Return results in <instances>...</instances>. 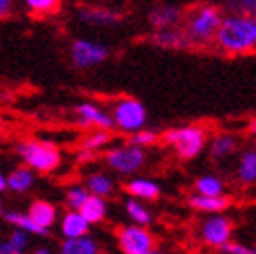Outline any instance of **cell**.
<instances>
[{
	"instance_id": "6da1fadb",
	"label": "cell",
	"mask_w": 256,
	"mask_h": 254,
	"mask_svg": "<svg viewBox=\"0 0 256 254\" xmlns=\"http://www.w3.org/2000/svg\"><path fill=\"white\" fill-rule=\"evenodd\" d=\"M214 40L227 54H250L256 44V23L248 15L229 17L221 21Z\"/></svg>"
},
{
	"instance_id": "7a4b0ae2",
	"label": "cell",
	"mask_w": 256,
	"mask_h": 254,
	"mask_svg": "<svg viewBox=\"0 0 256 254\" xmlns=\"http://www.w3.org/2000/svg\"><path fill=\"white\" fill-rule=\"evenodd\" d=\"M17 152L25 167L38 173H52L62 162L60 150L52 142H44V140H25L17 146Z\"/></svg>"
},
{
	"instance_id": "3957f363",
	"label": "cell",
	"mask_w": 256,
	"mask_h": 254,
	"mask_svg": "<svg viewBox=\"0 0 256 254\" xmlns=\"http://www.w3.org/2000/svg\"><path fill=\"white\" fill-rule=\"evenodd\" d=\"M164 144L175 148L177 156L184 160H194L206 146V132L198 125H186L175 127V130L164 132L162 136Z\"/></svg>"
},
{
	"instance_id": "277c9868",
	"label": "cell",
	"mask_w": 256,
	"mask_h": 254,
	"mask_svg": "<svg viewBox=\"0 0 256 254\" xmlns=\"http://www.w3.org/2000/svg\"><path fill=\"white\" fill-rule=\"evenodd\" d=\"M221 10L216 6H210V4H204L200 8H196L194 12L190 15L188 19V25H186V36L190 44L196 42V44H206L210 42L216 30L221 25Z\"/></svg>"
},
{
	"instance_id": "5b68a950",
	"label": "cell",
	"mask_w": 256,
	"mask_h": 254,
	"mask_svg": "<svg viewBox=\"0 0 256 254\" xmlns=\"http://www.w3.org/2000/svg\"><path fill=\"white\" fill-rule=\"evenodd\" d=\"M106 164L119 175H134L146 164V152L136 144H125V146H114L104 154Z\"/></svg>"
},
{
	"instance_id": "8992f818",
	"label": "cell",
	"mask_w": 256,
	"mask_h": 254,
	"mask_svg": "<svg viewBox=\"0 0 256 254\" xmlns=\"http://www.w3.org/2000/svg\"><path fill=\"white\" fill-rule=\"evenodd\" d=\"M112 125L125 134H134L146 125V106L136 98H123L112 108Z\"/></svg>"
},
{
	"instance_id": "52a82bcc",
	"label": "cell",
	"mask_w": 256,
	"mask_h": 254,
	"mask_svg": "<svg viewBox=\"0 0 256 254\" xmlns=\"http://www.w3.org/2000/svg\"><path fill=\"white\" fill-rule=\"evenodd\" d=\"M234 236V223L221 212H212V217L204 219L200 227V240L210 248H221Z\"/></svg>"
},
{
	"instance_id": "ba28073f",
	"label": "cell",
	"mask_w": 256,
	"mask_h": 254,
	"mask_svg": "<svg viewBox=\"0 0 256 254\" xmlns=\"http://www.w3.org/2000/svg\"><path fill=\"white\" fill-rule=\"evenodd\" d=\"M119 248L125 254H142L150 248H154V236H152L146 225H125L117 232Z\"/></svg>"
},
{
	"instance_id": "9c48e42d",
	"label": "cell",
	"mask_w": 256,
	"mask_h": 254,
	"mask_svg": "<svg viewBox=\"0 0 256 254\" xmlns=\"http://www.w3.org/2000/svg\"><path fill=\"white\" fill-rule=\"evenodd\" d=\"M71 58L75 62V67L90 69L108 58V48L96 42H90V40H78L71 46Z\"/></svg>"
},
{
	"instance_id": "30bf717a",
	"label": "cell",
	"mask_w": 256,
	"mask_h": 254,
	"mask_svg": "<svg viewBox=\"0 0 256 254\" xmlns=\"http://www.w3.org/2000/svg\"><path fill=\"white\" fill-rule=\"evenodd\" d=\"M75 115H78L80 125L84 127H96V130H110L112 125V117L106 110H102L100 106L92 104V102H82L75 108Z\"/></svg>"
},
{
	"instance_id": "8fae6325",
	"label": "cell",
	"mask_w": 256,
	"mask_h": 254,
	"mask_svg": "<svg viewBox=\"0 0 256 254\" xmlns=\"http://www.w3.org/2000/svg\"><path fill=\"white\" fill-rule=\"evenodd\" d=\"M125 190L132 198L142 202H154L160 198V192H162L154 180H146V177H134V180L127 182Z\"/></svg>"
},
{
	"instance_id": "7c38bea8",
	"label": "cell",
	"mask_w": 256,
	"mask_h": 254,
	"mask_svg": "<svg viewBox=\"0 0 256 254\" xmlns=\"http://www.w3.org/2000/svg\"><path fill=\"white\" fill-rule=\"evenodd\" d=\"M28 214H30V219L34 223H38L42 230H48V232L52 230L56 219H58L56 206L52 204V202H48V200H34L32 204H30Z\"/></svg>"
},
{
	"instance_id": "4fadbf2b",
	"label": "cell",
	"mask_w": 256,
	"mask_h": 254,
	"mask_svg": "<svg viewBox=\"0 0 256 254\" xmlns=\"http://www.w3.org/2000/svg\"><path fill=\"white\" fill-rule=\"evenodd\" d=\"M60 234L62 238H80L90 234V223L80 210L69 208L60 219Z\"/></svg>"
},
{
	"instance_id": "5bb4252c",
	"label": "cell",
	"mask_w": 256,
	"mask_h": 254,
	"mask_svg": "<svg viewBox=\"0 0 256 254\" xmlns=\"http://www.w3.org/2000/svg\"><path fill=\"white\" fill-rule=\"evenodd\" d=\"M232 200H229L225 194H219V196H204V194H194L190 196V206L194 210H200V212H223L229 208Z\"/></svg>"
},
{
	"instance_id": "9a60e30c",
	"label": "cell",
	"mask_w": 256,
	"mask_h": 254,
	"mask_svg": "<svg viewBox=\"0 0 256 254\" xmlns=\"http://www.w3.org/2000/svg\"><path fill=\"white\" fill-rule=\"evenodd\" d=\"M86 221L90 225H94V223H100V221H104L106 217V212H108V204H106V198H102V196H96V194H88V198L84 200V204L78 208Z\"/></svg>"
},
{
	"instance_id": "2e32d148",
	"label": "cell",
	"mask_w": 256,
	"mask_h": 254,
	"mask_svg": "<svg viewBox=\"0 0 256 254\" xmlns=\"http://www.w3.org/2000/svg\"><path fill=\"white\" fill-rule=\"evenodd\" d=\"M58 252L60 254H98L100 248L96 244V240L90 238V234H86L80 238H65Z\"/></svg>"
},
{
	"instance_id": "e0dca14e",
	"label": "cell",
	"mask_w": 256,
	"mask_h": 254,
	"mask_svg": "<svg viewBox=\"0 0 256 254\" xmlns=\"http://www.w3.org/2000/svg\"><path fill=\"white\" fill-rule=\"evenodd\" d=\"M4 214V221L10 223L15 230H21L30 236H48V230H42L38 223H34L30 219L28 212H19V210H2Z\"/></svg>"
},
{
	"instance_id": "ac0fdd59",
	"label": "cell",
	"mask_w": 256,
	"mask_h": 254,
	"mask_svg": "<svg viewBox=\"0 0 256 254\" xmlns=\"http://www.w3.org/2000/svg\"><path fill=\"white\" fill-rule=\"evenodd\" d=\"M32 186H34V171L30 167H17L6 175V190L15 194L30 192Z\"/></svg>"
},
{
	"instance_id": "d6986e66",
	"label": "cell",
	"mask_w": 256,
	"mask_h": 254,
	"mask_svg": "<svg viewBox=\"0 0 256 254\" xmlns=\"http://www.w3.org/2000/svg\"><path fill=\"white\" fill-rule=\"evenodd\" d=\"M236 138L234 136H229V134H219V136H214L210 140V144H208V152H210V158L212 160H223L227 156H232L234 152H236Z\"/></svg>"
},
{
	"instance_id": "ffe728a7",
	"label": "cell",
	"mask_w": 256,
	"mask_h": 254,
	"mask_svg": "<svg viewBox=\"0 0 256 254\" xmlns=\"http://www.w3.org/2000/svg\"><path fill=\"white\" fill-rule=\"evenodd\" d=\"M152 42L162 46V48H186L190 46V40L184 32L173 30V28H164L152 36Z\"/></svg>"
},
{
	"instance_id": "44dd1931",
	"label": "cell",
	"mask_w": 256,
	"mask_h": 254,
	"mask_svg": "<svg viewBox=\"0 0 256 254\" xmlns=\"http://www.w3.org/2000/svg\"><path fill=\"white\" fill-rule=\"evenodd\" d=\"M238 180L244 186H254L256 182V152L254 150L242 152L240 162H238Z\"/></svg>"
},
{
	"instance_id": "7402d4cb",
	"label": "cell",
	"mask_w": 256,
	"mask_h": 254,
	"mask_svg": "<svg viewBox=\"0 0 256 254\" xmlns=\"http://www.w3.org/2000/svg\"><path fill=\"white\" fill-rule=\"evenodd\" d=\"M86 190L90 194L106 198V196H110L114 192V182L106 173H94V175H90L86 180Z\"/></svg>"
},
{
	"instance_id": "603a6c76",
	"label": "cell",
	"mask_w": 256,
	"mask_h": 254,
	"mask_svg": "<svg viewBox=\"0 0 256 254\" xmlns=\"http://www.w3.org/2000/svg\"><path fill=\"white\" fill-rule=\"evenodd\" d=\"M182 12L175 6H158L150 12V23L154 25L156 30H164V28H173V25L179 21Z\"/></svg>"
},
{
	"instance_id": "cb8c5ba5",
	"label": "cell",
	"mask_w": 256,
	"mask_h": 254,
	"mask_svg": "<svg viewBox=\"0 0 256 254\" xmlns=\"http://www.w3.org/2000/svg\"><path fill=\"white\" fill-rule=\"evenodd\" d=\"M80 17L88 23H96V25H112L121 19L119 12L108 10V8H82Z\"/></svg>"
},
{
	"instance_id": "d4e9b609",
	"label": "cell",
	"mask_w": 256,
	"mask_h": 254,
	"mask_svg": "<svg viewBox=\"0 0 256 254\" xmlns=\"http://www.w3.org/2000/svg\"><path fill=\"white\" fill-rule=\"evenodd\" d=\"M194 190H196V194L219 196V194H225V184L221 177H216V175H202L196 180Z\"/></svg>"
},
{
	"instance_id": "484cf974",
	"label": "cell",
	"mask_w": 256,
	"mask_h": 254,
	"mask_svg": "<svg viewBox=\"0 0 256 254\" xmlns=\"http://www.w3.org/2000/svg\"><path fill=\"white\" fill-rule=\"evenodd\" d=\"M125 210H127L130 219H132L136 225H150V223H152V212L148 210V206L144 204L142 200L130 198V200L125 202Z\"/></svg>"
},
{
	"instance_id": "4316f807",
	"label": "cell",
	"mask_w": 256,
	"mask_h": 254,
	"mask_svg": "<svg viewBox=\"0 0 256 254\" xmlns=\"http://www.w3.org/2000/svg\"><path fill=\"white\" fill-rule=\"evenodd\" d=\"M110 144V134H108V130H98V132H94V134H90L86 140H84V150H88V152H98V150H102L104 146H108Z\"/></svg>"
},
{
	"instance_id": "83f0119b",
	"label": "cell",
	"mask_w": 256,
	"mask_h": 254,
	"mask_svg": "<svg viewBox=\"0 0 256 254\" xmlns=\"http://www.w3.org/2000/svg\"><path fill=\"white\" fill-rule=\"evenodd\" d=\"M88 190L86 186H73L67 190V194H65V200H67V206L73 208V210H78L82 204H84V200L88 198Z\"/></svg>"
},
{
	"instance_id": "f1b7e54d",
	"label": "cell",
	"mask_w": 256,
	"mask_h": 254,
	"mask_svg": "<svg viewBox=\"0 0 256 254\" xmlns=\"http://www.w3.org/2000/svg\"><path fill=\"white\" fill-rule=\"evenodd\" d=\"M28 8L36 15H48V12H52L58 8L60 0H23Z\"/></svg>"
},
{
	"instance_id": "f546056e",
	"label": "cell",
	"mask_w": 256,
	"mask_h": 254,
	"mask_svg": "<svg viewBox=\"0 0 256 254\" xmlns=\"http://www.w3.org/2000/svg\"><path fill=\"white\" fill-rule=\"evenodd\" d=\"M156 140H158V134L156 132H150V130H138L134 132L132 136V144L140 146V148H146V146H152V144H156Z\"/></svg>"
},
{
	"instance_id": "4dcf8cb0",
	"label": "cell",
	"mask_w": 256,
	"mask_h": 254,
	"mask_svg": "<svg viewBox=\"0 0 256 254\" xmlns=\"http://www.w3.org/2000/svg\"><path fill=\"white\" fill-rule=\"evenodd\" d=\"M256 0H229V8L238 15H252Z\"/></svg>"
},
{
	"instance_id": "1f68e13d",
	"label": "cell",
	"mask_w": 256,
	"mask_h": 254,
	"mask_svg": "<svg viewBox=\"0 0 256 254\" xmlns=\"http://www.w3.org/2000/svg\"><path fill=\"white\" fill-rule=\"evenodd\" d=\"M221 250H223L225 254H256L254 248H248V246L240 244V242H232V240H229L227 244H223Z\"/></svg>"
},
{
	"instance_id": "d6a6232c",
	"label": "cell",
	"mask_w": 256,
	"mask_h": 254,
	"mask_svg": "<svg viewBox=\"0 0 256 254\" xmlns=\"http://www.w3.org/2000/svg\"><path fill=\"white\" fill-rule=\"evenodd\" d=\"M28 236H30V234H25V232H21V230H15V232L8 236V242H10V244H15L19 250L25 252V250H28V246H30Z\"/></svg>"
},
{
	"instance_id": "836d02e7",
	"label": "cell",
	"mask_w": 256,
	"mask_h": 254,
	"mask_svg": "<svg viewBox=\"0 0 256 254\" xmlns=\"http://www.w3.org/2000/svg\"><path fill=\"white\" fill-rule=\"evenodd\" d=\"M0 254H25V252L19 250L15 244H10L8 240H4V242H0Z\"/></svg>"
},
{
	"instance_id": "e575fe53",
	"label": "cell",
	"mask_w": 256,
	"mask_h": 254,
	"mask_svg": "<svg viewBox=\"0 0 256 254\" xmlns=\"http://www.w3.org/2000/svg\"><path fill=\"white\" fill-rule=\"evenodd\" d=\"M10 6H12V0H0V19H4L8 15Z\"/></svg>"
},
{
	"instance_id": "d590c367",
	"label": "cell",
	"mask_w": 256,
	"mask_h": 254,
	"mask_svg": "<svg viewBox=\"0 0 256 254\" xmlns=\"http://www.w3.org/2000/svg\"><path fill=\"white\" fill-rule=\"evenodd\" d=\"M6 190V175L0 173V192H4Z\"/></svg>"
},
{
	"instance_id": "8d00e7d4",
	"label": "cell",
	"mask_w": 256,
	"mask_h": 254,
	"mask_svg": "<svg viewBox=\"0 0 256 254\" xmlns=\"http://www.w3.org/2000/svg\"><path fill=\"white\" fill-rule=\"evenodd\" d=\"M34 254H50V250L42 246V248H36V250H34Z\"/></svg>"
},
{
	"instance_id": "74e56055",
	"label": "cell",
	"mask_w": 256,
	"mask_h": 254,
	"mask_svg": "<svg viewBox=\"0 0 256 254\" xmlns=\"http://www.w3.org/2000/svg\"><path fill=\"white\" fill-rule=\"evenodd\" d=\"M142 254H164V252H160V250H156V248H150V250H146V252H142Z\"/></svg>"
},
{
	"instance_id": "f35d334b",
	"label": "cell",
	"mask_w": 256,
	"mask_h": 254,
	"mask_svg": "<svg viewBox=\"0 0 256 254\" xmlns=\"http://www.w3.org/2000/svg\"><path fill=\"white\" fill-rule=\"evenodd\" d=\"M0 212H2V200H0Z\"/></svg>"
},
{
	"instance_id": "ab89813d",
	"label": "cell",
	"mask_w": 256,
	"mask_h": 254,
	"mask_svg": "<svg viewBox=\"0 0 256 254\" xmlns=\"http://www.w3.org/2000/svg\"><path fill=\"white\" fill-rule=\"evenodd\" d=\"M0 132H2V123H0Z\"/></svg>"
}]
</instances>
